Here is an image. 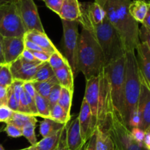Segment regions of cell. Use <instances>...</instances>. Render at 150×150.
<instances>
[{
  "mask_svg": "<svg viewBox=\"0 0 150 150\" xmlns=\"http://www.w3.org/2000/svg\"><path fill=\"white\" fill-rule=\"evenodd\" d=\"M0 150H5V149H4V148L3 147V146H1V144H0Z\"/></svg>",
  "mask_w": 150,
  "mask_h": 150,
  "instance_id": "55",
  "label": "cell"
},
{
  "mask_svg": "<svg viewBox=\"0 0 150 150\" xmlns=\"http://www.w3.org/2000/svg\"><path fill=\"white\" fill-rule=\"evenodd\" d=\"M142 26H144L146 29L150 30V10H149L148 13H146V16H145L143 21L142 22Z\"/></svg>",
  "mask_w": 150,
  "mask_h": 150,
  "instance_id": "49",
  "label": "cell"
},
{
  "mask_svg": "<svg viewBox=\"0 0 150 150\" xmlns=\"http://www.w3.org/2000/svg\"><path fill=\"white\" fill-rule=\"evenodd\" d=\"M138 70L141 83L150 89V44L140 42L136 47Z\"/></svg>",
  "mask_w": 150,
  "mask_h": 150,
  "instance_id": "12",
  "label": "cell"
},
{
  "mask_svg": "<svg viewBox=\"0 0 150 150\" xmlns=\"http://www.w3.org/2000/svg\"><path fill=\"white\" fill-rule=\"evenodd\" d=\"M78 22L89 31L102 49L105 66L125 55L124 46L117 31L107 18L102 7L96 2L80 3Z\"/></svg>",
  "mask_w": 150,
  "mask_h": 150,
  "instance_id": "1",
  "label": "cell"
},
{
  "mask_svg": "<svg viewBox=\"0 0 150 150\" xmlns=\"http://www.w3.org/2000/svg\"><path fill=\"white\" fill-rule=\"evenodd\" d=\"M49 118L57 123L66 125L69 122L70 114H67L59 104H57L51 109Z\"/></svg>",
  "mask_w": 150,
  "mask_h": 150,
  "instance_id": "26",
  "label": "cell"
},
{
  "mask_svg": "<svg viewBox=\"0 0 150 150\" xmlns=\"http://www.w3.org/2000/svg\"><path fill=\"white\" fill-rule=\"evenodd\" d=\"M63 28V47L64 58L71 68L74 79L79 73L78 68V48L79 42V26L76 21L62 20Z\"/></svg>",
  "mask_w": 150,
  "mask_h": 150,
  "instance_id": "7",
  "label": "cell"
},
{
  "mask_svg": "<svg viewBox=\"0 0 150 150\" xmlns=\"http://www.w3.org/2000/svg\"><path fill=\"white\" fill-rule=\"evenodd\" d=\"M67 124L64 127L62 133L61 137H60L59 142L58 146H57V149L55 150H68L67 149V142H66V129H67Z\"/></svg>",
  "mask_w": 150,
  "mask_h": 150,
  "instance_id": "42",
  "label": "cell"
},
{
  "mask_svg": "<svg viewBox=\"0 0 150 150\" xmlns=\"http://www.w3.org/2000/svg\"><path fill=\"white\" fill-rule=\"evenodd\" d=\"M125 125L130 130L133 127H139L140 117L138 111V103L141 91V81L138 70L135 51L125 54Z\"/></svg>",
  "mask_w": 150,
  "mask_h": 150,
  "instance_id": "3",
  "label": "cell"
},
{
  "mask_svg": "<svg viewBox=\"0 0 150 150\" xmlns=\"http://www.w3.org/2000/svg\"><path fill=\"white\" fill-rule=\"evenodd\" d=\"M13 76L10 72V66L7 64H4L0 70V86L8 88L13 83Z\"/></svg>",
  "mask_w": 150,
  "mask_h": 150,
  "instance_id": "32",
  "label": "cell"
},
{
  "mask_svg": "<svg viewBox=\"0 0 150 150\" xmlns=\"http://www.w3.org/2000/svg\"><path fill=\"white\" fill-rule=\"evenodd\" d=\"M101 73V72H100ZM102 98V86H101L100 73L86 80L84 98L90 108L92 116V121L95 130L98 125V110Z\"/></svg>",
  "mask_w": 150,
  "mask_h": 150,
  "instance_id": "10",
  "label": "cell"
},
{
  "mask_svg": "<svg viewBox=\"0 0 150 150\" xmlns=\"http://www.w3.org/2000/svg\"><path fill=\"white\" fill-rule=\"evenodd\" d=\"M35 58L40 62H47L48 61L50 56L48 54L43 52H37V51H32Z\"/></svg>",
  "mask_w": 150,
  "mask_h": 150,
  "instance_id": "44",
  "label": "cell"
},
{
  "mask_svg": "<svg viewBox=\"0 0 150 150\" xmlns=\"http://www.w3.org/2000/svg\"><path fill=\"white\" fill-rule=\"evenodd\" d=\"M42 1L45 2V5L50 10L54 11L57 14H59L64 0H42Z\"/></svg>",
  "mask_w": 150,
  "mask_h": 150,
  "instance_id": "38",
  "label": "cell"
},
{
  "mask_svg": "<svg viewBox=\"0 0 150 150\" xmlns=\"http://www.w3.org/2000/svg\"><path fill=\"white\" fill-rule=\"evenodd\" d=\"M23 38L37 44L38 46L45 50L49 55L58 50L48 38L45 32H41L36 30L28 31L25 33Z\"/></svg>",
  "mask_w": 150,
  "mask_h": 150,
  "instance_id": "17",
  "label": "cell"
},
{
  "mask_svg": "<svg viewBox=\"0 0 150 150\" xmlns=\"http://www.w3.org/2000/svg\"><path fill=\"white\" fill-rule=\"evenodd\" d=\"M64 127L56 131L51 136L42 138V140L40 141L39 142H37L36 144L30 146V150H55L59 142Z\"/></svg>",
  "mask_w": 150,
  "mask_h": 150,
  "instance_id": "21",
  "label": "cell"
},
{
  "mask_svg": "<svg viewBox=\"0 0 150 150\" xmlns=\"http://www.w3.org/2000/svg\"><path fill=\"white\" fill-rule=\"evenodd\" d=\"M105 67L103 53L99 44L88 30L82 28L79 35L78 68L86 81L97 76Z\"/></svg>",
  "mask_w": 150,
  "mask_h": 150,
  "instance_id": "4",
  "label": "cell"
},
{
  "mask_svg": "<svg viewBox=\"0 0 150 150\" xmlns=\"http://www.w3.org/2000/svg\"><path fill=\"white\" fill-rule=\"evenodd\" d=\"M105 1H106V0H95V2H96L97 4H99L100 7H102L103 4L105 2Z\"/></svg>",
  "mask_w": 150,
  "mask_h": 150,
  "instance_id": "52",
  "label": "cell"
},
{
  "mask_svg": "<svg viewBox=\"0 0 150 150\" xmlns=\"http://www.w3.org/2000/svg\"><path fill=\"white\" fill-rule=\"evenodd\" d=\"M125 64V57L123 55L106 64L104 67V71L109 80L113 109L125 123L124 97Z\"/></svg>",
  "mask_w": 150,
  "mask_h": 150,
  "instance_id": "5",
  "label": "cell"
},
{
  "mask_svg": "<svg viewBox=\"0 0 150 150\" xmlns=\"http://www.w3.org/2000/svg\"><path fill=\"white\" fill-rule=\"evenodd\" d=\"M54 76L62 87L66 88L72 92H74V76L68 63L54 71Z\"/></svg>",
  "mask_w": 150,
  "mask_h": 150,
  "instance_id": "19",
  "label": "cell"
},
{
  "mask_svg": "<svg viewBox=\"0 0 150 150\" xmlns=\"http://www.w3.org/2000/svg\"><path fill=\"white\" fill-rule=\"evenodd\" d=\"M78 117L82 140L86 142L95 132V127L93 125L92 113L85 98H83L82 101L80 113Z\"/></svg>",
  "mask_w": 150,
  "mask_h": 150,
  "instance_id": "15",
  "label": "cell"
},
{
  "mask_svg": "<svg viewBox=\"0 0 150 150\" xmlns=\"http://www.w3.org/2000/svg\"><path fill=\"white\" fill-rule=\"evenodd\" d=\"M35 101L39 117L43 119L49 118L51 108L48 99L36 94L35 97Z\"/></svg>",
  "mask_w": 150,
  "mask_h": 150,
  "instance_id": "27",
  "label": "cell"
},
{
  "mask_svg": "<svg viewBox=\"0 0 150 150\" xmlns=\"http://www.w3.org/2000/svg\"><path fill=\"white\" fill-rule=\"evenodd\" d=\"M86 143H87V142H84V143H83V144L81 145V146H79V147L77 149H76V150H85V148H86Z\"/></svg>",
  "mask_w": 150,
  "mask_h": 150,
  "instance_id": "53",
  "label": "cell"
},
{
  "mask_svg": "<svg viewBox=\"0 0 150 150\" xmlns=\"http://www.w3.org/2000/svg\"><path fill=\"white\" fill-rule=\"evenodd\" d=\"M73 92H70L69 89L64 87H62L58 103L66 112L70 114V110L72 106V100H73Z\"/></svg>",
  "mask_w": 150,
  "mask_h": 150,
  "instance_id": "30",
  "label": "cell"
},
{
  "mask_svg": "<svg viewBox=\"0 0 150 150\" xmlns=\"http://www.w3.org/2000/svg\"><path fill=\"white\" fill-rule=\"evenodd\" d=\"M103 130L111 137L116 150H146L133 139L125 122L114 111Z\"/></svg>",
  "mask_w": 150,
  "mask_h": 150,
  "instance_id": "6",
  "label": "cell"
},
{
  "mask_svg": "<svg viewBox=\"0 0 150 150\" xmlns=\"http://www.w3.org/2000/svg\"><path fill=\"white\" fill-rule=\"evenodd\" d=\"M4 131L7 134V136L12 138H18L22 136V130L18 128L16 126L12 124L7 123L6 127H4Z\"/></svg>",
  "mask_w": 150,
  "mask_h": 150,
  "instance_id": "36",
  "label": "cell"
},
{
  "mask_svg": "<svg viewBox=\"0 0 150 150\" xmlns=\"http://www.w3.org/2000/svg\"><path fill=\"white\" fill-rule=\"evenodd\" d=\"M16 5L26 32L36 30L45 32L34 0H18Z\"/></svg>",
  "mask_w": 150,
  "mask_h": 150,
  "instance_id": "9",
  "label": "cell"
},
{
  "mask_svg": "<svg viewBox=\"0 0 150 150\" xmlns=\"http://www.w3.org/2000/svg\"><path fill=\"white\" fill-rule=\"evenodd\" d=\"M95 132V150H114L111 137L100 127L97 126Z\"/></svg>",
  "mask_w": 150,
  "mask_h": 150,
  "instance_id": "22",
  "label": "cell"
},
{
  "mask_svg": "<svg viewBox=\"0 0 150 150\" xmlns=\"http://www.w3.org/2000/svg\"><path fill=\"white\" fill-rule=\"evenodd\" d=\"M48 62L51 67V68L53 69V70L56 71V70L64 67L67 64V62L64 56L57 50V51L52 53L50 55Z\"/></svg>",
  "mask_w": 150,
  "mask_h": 150,
  "instance_id": "31",
  "label": "cell"
},
{
  "mask_svg": "<svg viewBox=\"0 0 150 150\" xmlns=\"http://www.w3.org/2000/svg\"><path fill=\"white\" fill-rule=\"evenodd\" d=\"M26 32L16 2L0 6V35L3 38L23 37Z\"/></svg>",
  "mask_w": 150,
  "mask_h": 150,
  "instance_id": "8",
  "label": "cell"
},
{
  "mask_svg": "<svg viewBox=\"0 0 150 150\" xmlns=\"http://www.w3.org/2000/svg\"><path fill=\"white\" fill-rule=\"evenodd\" d=\"M30 149H31V147H30Z\"/></svg>",
  "mask_w": 150,
  "mask_h": 150,
  "instance_id": "59",
  "label": "cell"
},
{
  "mask_svg": "<svg viewBox=\"0 0 150 150\" xmlns=\"http://www.w3.org/2000/svg\"><path fill=\"white\" fill-rule=\"evenodd\" d=\"M25 49L23 37L3 38L2 51L4 63L10 64L21 57Z\"/></svg>",
  "mask_w": 150,
  "mask_h": 150,
  "instance_id": "13",
  "label": "cell"
},
{
  "mask_svg": "<svg viewBox=\"0 0 150 150\" xmlns=\"http://www.w3.org/2000/svg\"><path fill=\"white\" fill-rule=\"evenodd\" d=\"M58 15L62 20L78 21L81 15L79 0H64Z\"/></svg>",
  "mask_w": 150,
  "mask_h": 150,
  "instance_id": "18",
  "label": "cell"
},
{
  "mask_svg": "<svg viewBox=\"0 0 150 150\" xmlns=\"http://www.w3.org/2000/svg\"><path fill=\"white\" fill-rule=\"evenodd\" d=\"M130 133H131L133 139L138 144L142 146V142H143V139L144 138L145 131L141 130L139 127H133L132 129H130Z\"/></svg>",
  "mask_w": 150,
  "mask_h": 150,
  "instance_id": "39",
  "label": "cell"
},
{
  "mask_svg": "<svg viewBox=\"0 0 150 150\" xmlns=\"http://www.w3.org/2000/svg\"><path fill=\"white\" fill-rule=\"evenodd\" d=\"M24 46L26 49L29 50V51H32H32H37V52H43V53H45V54H48L45 50L42 49V48H40V46H38L37 44L34 43V42L25 39H24ZM48 55H49V54H48Z\"/></svg>",
  "mask_w": 150,
  "mask_h": 150,
  "instance_id": "41",
  "label": "cell"
},
{
  "mask_svg": "<svg viewBox=\"0 0 150 150\" xmlns=\"http://www.w3.org/2000/svg\"><path fill=\"white\" fill-rule=\"evenodd\" d=\"M36 120V117L32 115H29V114H22V113L18 112V111H14L13 116L9 120L7 123L12 124L13 125L16 126L18 128L22 129V127L29 121Z\"/></svg>",
  "mask_w": 150,
  "mask_h": 150,
  "instance_id": "29",
  "label": "cell"
},
{
  "mask_svg": "<svg viewBox=\"0 0 150 150\" xmlns=\"http://www.w3.org/2000/svg\"><path fill=\"white\" fill-rule=\"evenodd\" d=\"M21 57L22 58L24 59L27 60V61H29V62H38V60L35 58V57H34L32 51H30L28 49H26V48L23 50V53L21 54Z\"/></svg>",
  "mask_w": 150,
  "mask_h": 150,
  "instance_id": "46",
  "label": "cell"
},
{
  "mask_svg": "<svg viewBox=\"0 0 150 150\" xmlns=\"http://www.w3.org/2000/svg\"><path fill=\"white\" fill-rule=\"evenodd\" d=\"M13 112L14 111L7 105H2L0 107V122H4L7 124L13 116Z\"/></svg>",
  "mask_w": 150,
  "mask_h": 150,
  "instance_id": "37",
  "label": "cell"
},
{
  "mask_svg": "<svg viewBox=\"0 0 150 150\" xmlns=\"http://www.w3.org/2000/svg\"><path fill=\"white\" fill-rule=\"evenodd\" d=\"M138 111L140 117L139 128L145 131L150 128V89L143 84L141 85Z\"/></svg>",
  "mask_w": 150,
  "mask_h": 150,
  "instance_id": "14",
  "label": "cell"
},
{
  "mask_svg": "<svg viewBox=\"0 0 150 150\" xmlns=\"http://www.w3.org/2000/svg\"><path fill=\"white\" fill-rule=\"evenodd\" d=\"M114 150H116V149H115V148H114Z\"/></svg>",
  "mask_w": 150,
  "mask_h": 150,
  "instance_id": "58",
  "label": "cell"
},
{
  "mask_svg": "<svg viewBox=\"0 0 150 150\" xmlns=\"http://www.w3.org/2000/svg\"><path fill=\"white\" fill-rule=\"evenodd\" d=\"M18 0H0V6L5 5V4H10V3L17 2Z\"/></svg>",
  "mask_w": 150,
  "mask_h": 150,
  "instance_id": "51",
  "label": "cell"
},
{
  "mask_svg": "<svg viewBox=\"0 0 150 150\" xmlns=\"http://www.w3.org/2000/svg\"><path fill=\"white\" fill-rule=\"evenodd\" d=\"M54 76V71L48 62L43 63L33 76L30 82H40L48 80Z\"/></svg>",
  "mask_w": 150,
  "mask_h": 150,
  "instance_id": "25",
  "label": "cell"
},
{
  "mask_svg": "<svg viewBox=\"0 0 150 150\" xmlns=\"http://www.w3.org/2000/svg\"><path fill=\"white\" fill-rule=\"evenodd\" d=\"M149 10H150V3L146 0H133L129 6L130 15L138 23L143 21Z\"/></svg>",
  "mask_w": 150,
  "mask_h": 150,
  "instance_id": "20",
  "label": "cell"
},
{
  "mask_svg": "<svg viewBox=\"0 0 150 150\" xmlns=\"http://www.w3.org/2000/svg\"><path fill=\"white\" fill-rule=\"evenodd\" d=\"M0 102L4 105H7V88L0 86Z\"/></svg>",
  "mask_w": 150,
  "mask_h": 150,
  "instance_id": "48",
  "label": "cell"
},
{
  "mask_svg": "<svg viewBox=\"0 0 150 150\" xmlns=\"http://www.w3.org/2000/svg\"><path fill=\"white\" fill-rule=\"evenodd\" d=\"M66 142L67 149L76 150L84 143L81 136L79 117H76L71 122L67 123L66 129Z\"/></svg>",
  "mask_w": 150,
  "mask_h": 150,
  "instance_id": "16",
  "label": "cell"
},
{
  "mask_svg": "<svg viewBox=\"0 0 150 150\" xmlns=\"http://www.w3.org/2000/svg\"><path fill=\"white\" fill-rule=\"evenodd\" d=\"M140 42H146L150 44V30L146 29L144 26H142L139 32Z\"/></svg>",
  "mask_w": 150,
  "mask_h": 150,
  "instance_id": "40",
  "label": "cell"
},
{
  "mask_svg": "<svg viewBox=\"0 0 150 150\" xmlns=\"http://www.w3.org/2000/svg\"></svg>",
  "mask_w": 150,
  "mask_h": 150,
  "instance_id": "60",
  "label": "cell"
},
{
  "mask_svg": "<svg viewBox=\"0 0 150 150\" xmlns=\"http://www.w3.org/2000/svg\"><path fill=\"white\" fill-rule=\"evenodd\" d=\"M3 64H0V70H1V66H2Z\"/></svg>",
  "mask_w": 150,
  "mask_h": 150,
  "instance_id": "57",
  "label": "cell"
},
{
  "mask_svg": "<svg viewBox=\"0 0 150 150\" xmlns=\"http://www.w3.org/2000/svg\"><path fill=\"white\" fill-rule=\"evenodd\" d=\"M45 62H29L21 57L9 64L10 70L14 81L23 82L31 81L38 69Z\"/></svg>",
  "mask_w": 150,
  "mask_h": 150,
  "instance_id": "11",
  "label": "cell"
},
{
  "mask_svg": "<svg viewBox=\"0 0 150 150\" xmlns=\"http://www.w3.org/2000/svg\"><path fill=\"white\" fill-rule=\"evenodd\" d=\"M85 150H95V132H94L87 141Z\"/></svg>",
  "mask_w": 150,
  "mask_h": 150,
  "instance_id": "47",
  "label": "cell"
},
{
  "mask_svg": "<svg viewBox=\"0 0 150 150\" xmlns=\"http://www.w3.org/2000/svg\"><path fill=\"white\" fill-rule=\"evenodd\" d=\"M19 100L15 95L11 86L7 88V106L13 110V111H18Z\"/></svg>",
  "mask_w": 150,
  "mask_h": 150,
  "instance_id": "34",
  "label": "cell"
},
{
  "mask_svg": "<svg viewBox=\"0 0 150 150\" xmlns=\"http://www.w3.org/2000/svg\"><path fill=\"white\" fill-rule=\"evenodd\" d=\"M38 122V120H35L32 121H29L22 127V136H24L31 146L36 144L38 141H37L36 135H35V127H36V123Z\"/></svg>",
  "mask_w": 150,
  "mask_h": 150,
  "instance_id": "28",
  "label": "cell"
},
{
  "mask_svg": "<svg viewBox=\"0 0 150 150\" xmlns=\"http://www.w3.org/2000/svg\"><path fill=\"white\" fill-rule=\"evenodd\" d=\"M18 112H20L25 114H29V115H32V113H31L30 109H29V105H28L27 101H26V96H25V92L23 89V90H22L21 93L20 98H19Z\"/></svg>",
  "mask_w": 150,
  "mask_h": 150,
  "instance_id": "35",
  "label": "cell"
},
{
  "mask_svg": "<svg viewBox=\"0 0 150 150\" xmlns=\"http://www.w3.org/2000/svg\"><path fill=\"white\" fill-rule=\"evenodd\" d=\"M142 146L146 150H150V128L145 130L144 138L142 142Z\"/></svg>",
  "mask_w": 150,
  "mask_h": 150,
  "instance_id": "45",
  "label": "cell"
},
{
  "mask_svg": "<svg viewBox=\"0 0 150 150\" xmlns=\"http://www.w3.org/2000/svg\"><path fill=\"white\" fill-rule=\"evenodd\" d=\"M64 125H65L56 122L50 118L43 119L40 125V133L42 136V138H45L47 136H51V134L61 129Z\"/></svg>",
  "mask_w": 150,
  "mask_h": 150,
  "instance_id": "24",
  "label": "cell"
},
{
  "mask_svg": "<svg viewBox=\"0 0 150 150\" xmlns=\"http://www.w3.org/2000/svg\"><path fill=\"white\" fill-rule=\"evenodd\" d=\"M2 40H3V37L0 35V64H4V56H3V51H2Z\"/></svg>",
  "mask_w": 150,
  "mask_h": 150,
  "instance_id": "50",
  "label": "cell"
},
{
  "mask_svg": "<svg viewBox=\"0 0 150 150\" xmlns=\"http://www.w3.org/2000/svg\"><path fill=\"white\" fill-rule=\"evenodd\" d=\"M61 89L62 86L58 83V84L55 85V86L52 88L51 92H50L47 99H48V103H49L51 109L54 106V105H57V104L58 103L59 99L60 97V93H61Z\"/></svg>",
  "mask_w": 150,
  "mask_h": 150,
  "instance_id": "33",
  "label": "cell"
},
{
  "mask_svg": "<svg viewBox=\"0 0 150 150\" xmlns=\"http://www.w3.org/2000/svg\"><path fill=\"white\" fill-rule=\"evenodd\" d=\"M23 89L29 96L32 97V98H35L37 93L36 92H35V88H34L33 85H32V82H24L23 84Z\"/></svg>",
  "mask_w": 150,
  "mask_h": 150,
  "instance_id": "43",
  "label": "cell"
},
{
  "mask_svg": "<svg viewBox=\"0 0 150 150\" xmlns=\"http://www.w3.org/2000/svg\"><path fill=\"white\" fill-rule=\"evenodd\" d=\"M32 83L34 88H35L36 93L40 95V96L43 97V98H47L52 88L55 85L58 84L59 82L57 81V78L54 76V77L48 79V80L45 81L32 82Z\"/></svg>",
  "mask_w": 150,
  "mask_h": 150,
  "instance_id": "23",
  "label": "cell"
},
{
  "mask_svg": "<svg viewBox=\"0 0 150 150\" xmlns=\"http://www.w3.org/2000/svg\"><path fill=\"white\" fill-rule=\"evenodd\" d=\"M18 150H30V146L27 148H24V149H18Z\"/></svg>",
  "mask_w": 150,
  "mask_h": 150,
  "instance_id": "54",
  "label": "cell"
},
{
  "mask_svg": "<svg viewBox=\"0 0 150 150\" xmlns=\"http://www.w3.org/2000/svg\"><path fill=\"white\" fill-rule=\"evenodd\" d=\"M2 105H3V104H2V103H1V102H0V107H1V106H2Z\"/></svg>",
  "mask_w": 150,
  "mask_h": 150,
  "instance_id": "56",
  "label": "cell"
},
{
  "mask_svg": "<svg viewBox=\"0 0 150 150\" xmlns=\"http://www.w3.org/2000/svg\"><path fill=\"white\" fill-rule=\"evenodd\" d=\"M131 0H106L103 4L107 18L117 31L125 51H135L140 43L139 23L129 12Z\"/></svg>",
  "mask_w": 150,
  "mask_h": 150,
  "instance_id": "2",
  "label": "cell"
}]
</instances>
